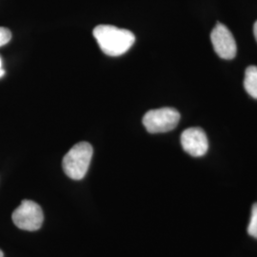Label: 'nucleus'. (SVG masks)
I'll return each mask as SVG.
<instances>
[{
  "mask_svg": "<svg viewBox=\"0 0 257 257\" xmlns=\"http://www.w3.org/2000/svg\"><path fill=\"white\" fill-rule=\"evenodd\" d=\"M93 37L105 55L119 56L135 44V35L125 29L112 25H98L93 29Z\"/></svg>",
  "mask_w": 257,
  "mask_h": 257,
  "instance_id": "obj_1",
  "label": "nucleus"
},
{
  "mask_svg": "<svg viewBox=\"0 0 257 257\" xmlns=\"http://www.w3.org/2000/svg\"><path fill=\"white\" fill-rule=\"evenodd\" d=\"M92 145L79 142L72 148L63 158V170L66 175L74 180H81L86 175L92 160Z\"/></svg>",
  "mask_w": 257,
  "mask_h": 257,
  "instance_id": "obj_2",
  "label": "nucleus"
},
{
  "mask_svg": "<svg viewBox=\"0 0 257 257\" xmlns=\"http://www.w3.org/2000/svg\"><path fill=\"white\" fill-rule=\"evenodd\" d=\"M180 113L174 108H160L151 110L143 116V125L151 134L167 133L177 126Z\"/></svg>",
  "mask_w": 257,
  "mask_h": 257,
  "instance_id": "obj_3",
  "label": "nucleus"
},
{
  "mask_svg": "<svg viewBox=\"0 0 257 257\" xmlns=\"http://www.w3.org/2000/svg\"><path fill=\"white\" fill-rule=\"evenodd\" d=\"M15 225L21 230L34 231L42 226L44 215L42 209L37 203L31 200H23L13 212L12 215Z\"/></svg>",
  "mask_w": 257,
  "mask_h": 257,
  "instance_id": "obj_4",
  "label": "nucleus"
},
{
  "mask_svg": "<svg viewBox=\"0 0 257 257\" xmlns=\"http://www.w3.org/2000/svg\"><path fill=\"white\" fill-rule=\"evenodd\" d=\"M212 47L223 59H232L236 55V42L230 30L222 23H217L211 33Z\"/></svg>",
  "mask_w": 257,
  "mask_h": 257,
  "instance_id": "obj_5",
  "label": "nucleus"
},
{
  "mask_svg": "<svg viewBox=\"0 0 257 257\" xmlns=\"http://www.w3.org/2000/svg\"><path fill=\"white\" fill-rule=\"evenodd\" d=\"M180 140L184 151L193 157H201L208 152L209 141L201 128L193 127L185 130Z\"/></svg>",
  "mask_w": 257,
  "mask_h": 257,
  "instance_id": "obj_6",
  "label": "nucleus"
},
{
  "mask_svg": "<svg viewBox=\"0 0 257 257\" xmlns=\"http://www.w3.org/2000/svg\"><path fill=\"white\" fill-rule=\"evenodd\" d=\"M244 88L248 94L257 99V67L249 66L246 69L244 78Z\"/></svg>",
  "mask_w": 257,
  "mask_h": 257,
  "instance_id": "obj_7",
  "label": "nucleus"
},
{
  "mask_svg": "<svg viewBox=\"0 0 257 257\" xmlns=\"http://www.w3.org/2000/svg\"><path fill=\"white\" fill-rule=\"evenodd\" d=\"M248 233L253 238L257 239V203L253 204L251 208L250 222L248 224Z\"/></svg>",
  "mask_w": 257,
  "mask_h": 257,
  "instance_id": "obj_8",
  "label": "nucleus"
},
{
  "mask_svg": "<svg viewBox=\"0 0 257 257\" xmlns=\"http://www.w3.org/2000/svg\"><path fill=\"white\" fill-rule=\"evenodd\" d=\"M12 38V33L9 29L0 27V47L6 45Z\"/></svg>",
  "mask_w": 257,
  "mask_h": 257,
  "instance_id": "obj_9",
  "label": "nucleus"
},
{
  "mask_svg": "<svg viewBox=\"0 0 257 257\" xmlns=\"http://www.w3.org/2000/svg\"><path fill=\"white\" fill-rule=\"evenodd\" d=\"M253 34H254V37L257 41V21L254 23V26H253Z\"/></svg>",
  "mask_w": 257,
  "mask_h": 257,
  "instance_id": "obj_10",
  "label": "nucleus"
},
{
  "mask_svg": "<svg viewBox=\"0 0 257 257\" xmlns=\"http://www.w3.org/2000/svg\"><path fill=\"white\" fill-rule=\"evenodd\" d=\"M5 74V71L4 70H2V71H0V78L3 76Z\"/></svg>",
  "mask_w": 257,
  "mask_h": 257,
  "instance_id": "obj_11",
  "label": "nucleus"
},
{
  "mask_svg": "<svg viewBox=\"0 0 257 257\" xmlns=\"http://www.w3.org/2000/svg\"><path fill=\"white\" fill-rule=\"evenodd\" d=\"M3 69H2V60H1V58H0V71H2Z\"/></svg>",
  "mask_w": 257,
  "mask_h": 257,
  "instance_id": "obj_12",
  "label": "nucleus"
},
{
  "mask_svg": "<svg viewBox=\"0 0 257 257\" xmlns=\"http://www.w3.org/2000/svg\"><path fill=\"white\" fill-rule=\"evenodd\" d=\"M0 257H4V253H3V251L0 249Z\"/></svg>",
  "mask_w": 257,
  "mask_h": 257,
  "instance_id": "obj_13",
  "label": "nucleus"
}]
</instances>
